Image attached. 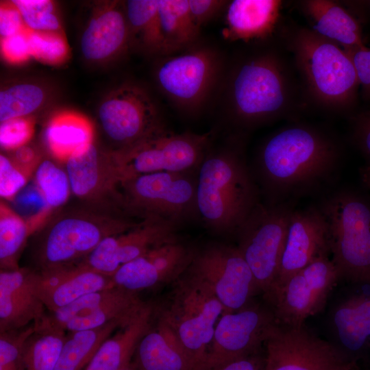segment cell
<instances>
[{"mask_svg":"<svg viewBox=\"0 0 370 370\" xmlns=\"http://www.w3.org/2000/svg\"><path fill=\"white\" fill-rule=\"evenodd\" d=\"M341 158L338 142L316 126L293 123L276 130L262 142L256 160L268 203L286 202L317 188L334 174Z\"/></svg>","mask_w":370,"mask_h":370,"instance_id":"obj_1","label":"cell"},{"mask_svg":"<svg viewBox=\"0 0 370 370\" xmlns=\"http://www.w3.org/2000/svg\"><path fill=\"white\" fill-rule=\"evenodd\" d=\"M291 69L273 48L238 60L225 79L227 108L234 123L251 129L292 114L299 90Z\"/></svg>","mask_w":370,"mask_h":370,"instance_id":"obj_2","label":"cell"},{"mask_svg":"<svg viewBox=\"0 0 370 370\" xmlns=\"http://www.w3.org/2000/svg\"><path fill=\"white\" fill-rule=\"evenodd\" d=\"M197 177V211L217 234H236L259 202L258 190L239 147L208 149Z\"/></svg>","mask_w":370,"mask_h":370,"instance_id":"obj_3","label":"cell"},{"mask_svg":"<svg viewBox=\"0 0 370 370\" xmlns=\"http://www.w3.org/2000/svg\"><path fill=\"white\" fill-rule=\"evenodd\" d=\"M287 47L313 103L338 114L354 107L359 82L353 62L342 47L308 27L294 29L287 37Z\"/></svg>","mask_w":370,"mask_h":370,"instance_id":"obj_4","label":"cell"},{"mask_svg":"<svg viewBox=\"0 0 370 370\" xmlns=\"http://www.w3.org/2000/svg\"><path fill=\"white\" fill-rule=\"evenodd\" d=\"M325 220L330 258L340 278L370 284V203L349 190H338L317 205Z\"/></svg>","mask_w":370,"mask_h":370,"instance_id":"obj_5","label":"cell"},{"mask_svg":"<svg viewBox=\"0 0 370 370\" xmlns=\"http://www.w3.org/2000/svg\"><path fill=\"white\" fill-rule=\"evenodd\" d=\"M175 283L160 319L177 336L190 370H204L224 308L208 285L188 270Z\"/></svg>","mask_w":370,"mask_h":370,"instance_id":"obj_6","label":"cell"},{"mask_svg":"<svg viewBox=\"0 0 370 370\" xmlns=\"http://www.w3.org/2000/svg\"><path fill=\"white\" fill-rule=\"evenodd\" d=\"M221 53L197 42L182 51L158 57L154 68L156 84L169 103L186 115L199 113L223 79Z\"/></svg>","mask_w":370,"mask_h":370,"instance_id":"obj_7","label":"cell"},{"mask_svg":"<svg viewBox=\"0 0 370 370\" xmlns=\"http://www.w3.org/2000/svg\"><path fill=\"white\" fill-rule=\"evenodd\" d=\"M293 210L289 202H258L236 233L237 247L267 301L278 273Z\"/></svg>","mask_w":370,"mask_h":370,"instance_id":"obj_8","label":"cell"},{"mask_svg":"<svg viewBox=\"0 0 370 370\" xmlns=\"http://www.w3.org/2000/svg\"><path fill=\"white\" fill-rule=\"evenodd\" d=\"M190 171L156 172L119 182V198L128 212L147 219H161L177 226L197 211V177Z\"/></svg>","mask_w":370,"mask_h":370,"instance_id":"obj_9","label":"cell"},{"mask_svg":"<svg viewBox=\"0 0 370 370\" xmlns=\"http://www.w3.org/2000/svg\"><path fill=\"white\" fill-rule=\"evenodd\" d=\"M212 131L186 132L150 137L112 153L119 182L142 174L184 172L199 168L210 148Z\"/></svg>","mask_w":370,"mask_h":370,"instance_id":"obj_10","label":"cell"},{"mask_svg":"<svg viewBox=\"0 0 370 370\" xmlns=\"http://www.w3.org/2000/svg\"><path fill=\"white\" fill-rule=\"evenodd\" d=\"M100 125L120 150L169 130L151 95L135 84L126 83L111 91L98 108Z\"/></svg>","mask_w":370,"mask_h":370,"instance_id":"obj_11","label":"cell"},{"mask_svg":"<svg viewBox=\"0 0 370 370\" xmlns=\"http://www.w3.org/2000/svg\"><path fill=\"white\" fill-rule=\"evenodd\" d=\"M138 224L84 214L59 219L47 230L40 246L39 271L79 263L106 237L123 233Z\"/></svg>","mask_w":370,"mask_h":370,"instance_id":"obj_12","label":"cell"},{"mask_svg":"<svg viewBox=\"0 0 370 370\" xmlns=\"http://www.w3.org/2000/svg\"><path fill=\"white\" fill-rule=\"evenodd\" d=\"M263 345L264 370H345L356 365L304 325L289 326L276 322Z\"/></svg>","mask_w":370,"mask_h":370,"instance_id":"obj_13","label":"cell"},{"mask_svg":"<svg viewBox=\"0 0 370 370\" xmlns=\"http://www.w3.org/2000/svg\"><path fill=\"white\" fill-rule=\"evenodd\" d=\"M186 270L208 285L223 305L224 313L245 307L259 292L254 275L237 247L214 243L195 251Z\"/></svg>","mask_w":370,"mask_h":370,"instance_id":"obj_14","label":"cell"},{"mask_svg":"<svg viewBox=\"0 0 370 370\" xmlns=\"http://www.w3.org/2000/svg\"><path fill=\"white\" fill-rule=\"evenodd\" d=\"M341 279L330 256L319 258L293 275L275 296L271 305L278 323L300 326L321 312Z\"/></svg>","mask_w":370,"mask_h":370,"instance_id":"obj_15","label":"cell"},{"mask_svg":"<svg viewBox=\"0 0 370 370\" xmlns=\"http://www.w3.org/2000/svg\"><path fill=\"white\" fill-rule=\"evenodd\" d=\"M274 312L249 304L223 313L216 328L204 370H219L226 364L258 352L272 326Z\"/></svg>","mask_w":370,"mask_h":370,"instance_id":"obj_16","label":"cell"},{"mask_svg":"<svg viewBox=\"0 0 370 370\" xmlns=\"http://www.w3.org/2000/svg\"><path fill=\"white\" fill-rule=\"evenodd\" d=\"M147 306L137 293L110 287L85 295L49 312V321L66 332L95 329L112 322L130 323Z\"/></svg>","mask_w":370,"mask_h":370,"instance_id":"obj_17","label":"cell"},{"mask_svg":"<svg viewBox=\"0 0 370 370\" xmlns=\"http://www.w3.org/2000/svg\"><path fill=\"white\" fill-rule=\"evenodd\" d=\"M330 256L325 220L318 206L293 210L278 273L268 299L275 296L287 281L314 260Z\"/></svg>","mask_w":370,"mask_h":370,"instance_id":"obj_18","label":"cell"},{"mask_svg":"<svg viewBox=\"0 0 370 370\" xmlns=\"http://www.w3.org/2000/svg\"><path fill=\"white\" fill-rule=\"evenodd\" d=\"M177 225L161 219H144L127 232L103 238L81 262L112 276L122 264L162 245L177 241Z\"/></svg>","mask_w":370,"mask_h":370,"instance_id":"obj_19","label":"cell"},{"mask_svg":"<svg viewBox=\"0 0 370 370\" xmlns=\"http://www.w3.org/2000/svg\"><path fill=\"white\" fill-rule=\"evenodd\" d=\"M35 293L53 312L88 293L114 287L112 277L95 271L82 262L32 273Z\"/></svg>","mask_w":370,"mask_h":370,"instance_id":"obj_20","label":"cell"},{"mask_svg":"<svg viewBox=\"0 0 370 370\" xmlns=\"http://www.w3.org/2000/svg\"><path fill=\"white\" fill-rule=\"evenodd\" d=\"M32 271L1 270L0 333L38 325L45 316L43 303L34 292Z\"/></svg>","mask_w":370,"mask_h":370,"instance_id":"obj_21","label":"cell"},{"mask_svg":"<svg viewBox=\"0 0 370 370\" xmlns=\"http://www.w3.org/2000/svg\"><path fill=\"white\" fill-rule=\"evenodd\" d=\"M356 291L335 308L332 316L340 350L354 364L370 357V284H358Z\"/></svg>","mask_w":370,"mask_h":370,"instance_id":"obj_22","label":"cell"},{"mask_svg":"<svg viewBox=\"0 0 370 370\" xmlns=\"http://www.w3.org/2000/svg\"><path fill=\"white\" fill-rule=\"evenodd\" d=\"M83 57L91 62L108 60L130 47L123 3H108L95 11L80 37Z\"/></svg>","mask_w":370,"mask_h":370,"instance_id":"obj_23","label":"cell"},{"mask_svg":"<svg viewBox=\"0 0 370 370\" xmlns=\"http://www.w3.org/2000/svg\"><path fill=\"white\" fill-rule=\"evenodd\" d=\"M280 0H233L225 8L224 37L231 41H264L279 24Z\"/></svg>","mask_w":370,"mask_h":370,"instance_id":"obj_24","label":"cell"},{"mask_svg":"<svg viewBox=\"0 0 370 370\" xmlns=\"http://www.w3.org/2000/svg\"><path fill=\"white\" fill-rule=\"evenodd\" d=\"M65 162L71 191L79 198H97L105 192H114L119 185L112 154L107 158L93 143L76 151Z\"/></svg>","mask_w":370,"mask_h":370,"instance_id":"obj_25","label":"cell"},{"mask_svg":"<svg viewBox=\"0 0 370 370\" xmlns=\"http://www.w3.org/2000/svg\"><path fill=\"white\" fill-rule=\"evenodd\" d=\"M300 8L319 36L334 42L343 49L365 46L358 21L339 3L330 0H305Z\"/></svg>","mask_w":370,"mask_h":370,"instance_id":"obj_26","label":"cell"},{"mask_svg":"<svg viewBox=\"0 0 370 370\" xmlns=\"http://www.w3.org/2000/svg\"><path fill=\"white\" fill-rule=\"evenodd\" d=\"M152 313L147 304L130 323L103 342L85 370H121L130 364L140 339L151 328Z\"/></svg>","mask_w":370,"mask_h":370,"instance_id":"obj_27","label":"cell"},{"mask_svg":"<svg viewBox=\"0 0 370 370\" xmlns=\"http://www.w3.org/2000/svg\"><path fill=\"white\" fill-rule=\"evenodd\" d=\"M133 364L136 370H190L177 336L161 319L140 339Z\"/></svg>","mask_w":370,"mask_h":370,"instance_id":"obj_28","label":"cell"},{"mask_svg":"<svg viewBox=\"0 0 370 370\" xmlns=\"http://www.w3.org/2000/svg\"><path fill=\"white\" fill-rule=\"evenodd\" d=\"M123 5L130 46L157 58L164 56L158 0H129Z\"/></svg>","mask_w":370,"mask_h":370,"instance_id":"obj_29","label":"cell"},{"mask_svg":"<svg viewBox=\"0 0 370 370\" xmlns=\"http://www.w3.org/2000/svg\"><path fill=\"white\" fill-rule=\"evenodd\" d=\"M92 125L79 114L63 112L47 123L44 140L51 155L66 162L76 151L92 143Z\"/></svg>","mask_w":370,"mask_h":370,"instance_id":"obj_30","label":"cell"},{"mask_svg":"<svg viewBox=\"0 0 370 370\" xmlns=\"http://www.w3.org/2000/svg\"><path fill=\"white\" fill-rule=\"evenodd\" d=\"M164 55L182 51L198 42L201 28L193 19L188 0H158Z\"/></svg>","mask_w":370,"mask_h":370,"instance_id":"obj_31","label":"cell"},{"mask_svg":"<svg viewBox=\"0 0 370 370\" xmlns=\"http://www.w3.org/2000/svg\"><path fill=\"white\" fill-rule=\"evenodd\" d=\"M22 349L24 370H55L66 337L62 328L46 319L35 325Z\"/></svg>","mask_w":370,"mask_h":370,"instance_id":"obj_32","label":"cell"},{"mask_svg":"<svg viewBox=\"0 0 370 370\" xmlns=\"http://www.w3.org/2000/svg\"><path fill=\"white\" fill-rule=\"evenodd\" d=\"M125 325L112 322L95 329L68 332L55 370H82L103 342Z\"/></svg>","mask_w":370,"mask_h":370,"instance_id":"obj_33","label":"cell"},{"mask_svg":"<svg viewBox=\"0 0 370 370\" xmlns=\"http://www.w3.org/2000/svg\"><path fill=\"white\" fill-rule=\"evenodd\" d=\"M32 230L18 214L1 202L0 264L1 270L19 269L18 258Z\"/></svg>","mask_w":370,"mask_h":370,"instance_id":"obj_34","label":"cell"},{"mask_svg":"<svg viewBox=\"0 0 370 370\" xmlns=\"http://www.w3.org/2000/svg\"><path fill=\"white\" fill-rule=\"evenodd\" d=\"M46 99L45 90L30 82H20L0 91V121L27 117L42 106Z\"/></svg>","mask_w":370,"mask_h":370,"instance_id":"obj_35","label":"cell"},{"mask_svg":"<svg viewBox=\"0 0 370 370\" xmlns=\"http://www.w3.org/2000/svg\"><path fill=\"white\" fill-rule=\"evenodd\" d=\"M195 251L178 241L157 247L145 256L160 273L162 282L177 280L188 269Z\"/></svg>","mask_w":370,"mask_h":370,"instance_id":"obj_36","label":"cell"},{"mask_svg":"<svg viewBox=\"0 0 370 370\" xmlns=\"http://www.w3.org/2000/svg\"><path fill=\"white\" fill-rule=\"evenodd\" d=\"M36 187L50 209L62 206L71 191L66 171L50 160H44L35 171Z\"/></svg>","mask_w":370,"mask_h":370,"instance_id":"obj_37","label":"cell"},{"mask_svg":"<svg viewBox=\"0 0 370 370\" xmlns=\"http://www.w3.org/2000/svg\"><path fill=\"white\" fill-rule=\"evenodd\" d=\"M111 277L114 287L134 293L163 283L145 255L122 264Z\"/></svg>","mask_w":370,"mask_h":370,"instance_id":"obj_38","label":"cell"},{"mask_svg":"<svg viewBox=\"0 0 370 370\" xmlns=\"http://www.w3.org/2000/svg\"><path fill=\"white\" fill-rule=\"evenodd\" d=\"M26 29L31 32H60V21L54 12V4L49 0H14Z\"/></svg>","mask_w":370,"mask_h":370,"instance_id":"obj_39","label":"cell"},{"mask_svg":"<svg viewBox=\"0 0 370 370\" xmlns=\"http://www.w3.org/2000/svg\"><path fill=\"white\" fill-rule=\"evenodd\" d=\"M32 57L50 64L62 62L68 56L69 47L60 32H28Z\"/></svg>","mask_w":370,"mask_h":370,"instance_id":"obj_40","label":"cell"},{"mask_svg":"<svg viewBox=\"0 0 370 370\" xmlns=\"http://www.w3.org/2000/svg\"><path fill=\"white\" fill-rule=\"evenodd\" d=\"M34 329L33 323L23 329L0 333V370H24L22 349Z\"/></svg>","mask_w":370,"mask_h":370,"instance_id":"obj_41","label":"cell"},{"mask_svg":"<svg viewBox=\"0 0 370 370\" xmlns=\"http://www.w3.org/2000/svg\"><path fill=\"white\" fill-rule=\"evenodd\" d=\"M34 133V123L27 117L16 118L1 123L0 145L12 151L26 145Z\"/></svg>","mask_w":370,"mask_h":370,"instance_id":"obj_42","label":"cell"},{"mask_svg":"<svg viewBox=\"0 0 370 370\" xmlns=\"http://www.w3.org/2000/svg\"><path fill=\"white\" fill-rule=\"evenodd\" d=\"M28 175L3 154L0 155V195L11 199L25 186Z\"/></svg>","mask_w":370,"mask_h":370,"instance_id":"obj_43","label":"cell"},{"mask_svg":"<svg viewBox=\"0 0 370 370\" xmlns=\"http://www.w3.org/2000/svg\"><path fill=\"white\" fill-rule=\"evenodd\" d=\"M28 32L29 30L25 29L1 39V53L7 61L12 63H19L32 57Z\"/></svg>","mask_w":370,"mask_h":370,"instance_id":"obj_44","label":"cell"},{"mask_svg":"<svg viewBox=\"0 0 370 370\" xmlns=\"http://www.w3.org/2000/svg\"><path fill=\"white\" fill-rule=\"evenodd\" d=\"M354 65L361 93L365 100H370V49L366 46L344 49Z\"/></svg>","mask_w":370,"mask_h":370,"instance_id":"obj_45","label":"cell"},{"mask_svg":"<svg viewBox=\"0 0 370 370\" xmlns=\"http://www.w3.org/2000/svg\"><path fill=\"white\" fill-rule=\"evenodd\" d=\"M228 2L223 0H188V5L193 19L201 28L225 8Z\"/></svg>","mask_w":370,"mask_h":370,"instance_id":"obj_46","label":"cell"},{"mask_svg":"<svg viewBox=\"0 0 370 370\" xmlns=\"http://www.w3.org/2000/svg\"><path fill=\"white\" fill-rule=\"evenodd\" d=\"M27 29L21 14L12 3H1L0 8V35L5 38Z\"/></svg>","mask_w":370,"mask_h":370,"instance_id":"obj_47","label":"cell"},{"mask_svg":"<svg viewBox=\"0 0 370 370\" xmlns=\"http://www.w3.org/2000/svg\"><path fill=\"white\" fill-rule=\"evenodd\" d=\"M353 138L370 165V111L356 117L353 126Z\"/></svg>","mask_w":370,"mask_h":370,"instance_id":"obj_48","label":"cell"},{"mask_svg":"<svg viewBox=\"0 0 370 370\" xmlns=\"http://www.w3.org/2000/svg\"><path fill=\"white\" fill-rule=\"evenodd\" d=\"M12 162L27 175L36 169L39 158L36 151L30 146L25 145L14 150Z\"/></svg>","mask_w":370,"mask_h":370,"instance_id":"obj_49","label":"cell"},{"mask_svg":"<svg viewBox=\"0 0 370 370\" xmlns=\"http://www.w3.org/2000/svg\"><path fill=\"white\" fill-rule=\"evenodd\" d=\"M264 356L258 352L233 360L219 370H264Z\"/></svg>","mask_w":370,"mask_h":370,"instance_id":"obj_50","label":"cell"},{"mask_svg":"<svg viewBox=\"0 0 370 370\" xmlns=\"http://www.w3.org/2000/svg\"><path fill=\"white\" fill-rule=\"evenodd\" d=\"M361 177L364 184L370 190V165H367L361 170Z\"/></svg>","mask_w":370,"mask_h":370,"instance_id":"obj_51","label":"cell"},{"mask_svg":"<svg viewBox=\"0 0 370 370\" xmlns=\"http://www.w3.org/2000/svg\"><path fill=\"white\" fill-rule=\"evenodd\" d=\"M121 370H136L134 364L132 362H131L130 364H129L128 365H127L126 367H125L123 369Z\"/></svg>","mask_w":370,"mask_h":370,"instance_id":"obj_52","label":"cell"},{"mask_svg":"<svg viewBox=\"0 0 370 370\" xmlns=\"http://www.w3.org/2000/svg\"><path fill=\"white\" fill-rule=\"evenodd\" d=\"M345 370H356V365L355 366H353L352 367H349Z\"/></svg>","mask_w":370,"mask_h":370,"instance_id":"obj_53","label":"cell"}]
</instances>
